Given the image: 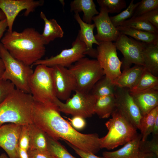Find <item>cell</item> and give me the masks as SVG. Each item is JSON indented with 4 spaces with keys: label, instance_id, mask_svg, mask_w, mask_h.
<instances>
[{
    "label": "cell",
    "instance_id": "cell-3",
    "mask_svg": "<svg viewBox=\"0 0 158 158\" xmlns=\"http://www.w3.org/2000/svg\"><path fill=\"white\" fill-rule=\"evenodd\" d=\"M34 102L30 94L15 88L0 104V126L9 122L21 126L33 123Z\"/></svg>",
    "mask_w": 158,
    "mask_h": 158
},
{
    "label": "cell",
    "instance_id": "cell-23",
    "mask_svg": "<svg viewBox=\"0 0 158 158\" xmlns=\"http://www.w3.org/2000/svg\"><path fill=\"white\" fill-rule=\"evenodd\" d=\"M40 15L44 23V30L41 35L45 45L56 38L63 37L64 32L55 19H48L42 11L40 12Z\"/></svg>",
    "mask_w": 158,
    "mask_h": 158
},
{
    "label": "cell",
    "instance_id": "cell-35",
    "mask_svg": "<svg viewBox=\"0 0 158 158\" xmlns=\"http://www.w3.org/2000/svg\"><path fill=\"white\" fill-rule=\"evenodd\" d=\"M140 152L152 153L158 157V136H153L150 140H140L139 145Z\"/></svg>",
    "mask_w": 158,
    "mask_h": 158
},
{
    "label": "cell",
    "instance_id": "cell-43",
    "mask_svg": "<svg viewBox=\"0 0 158 158\" xmlns=\"http://www.w3.org/2000/svg\"><path fill=\"white\" fill-rule=\"evenodd\" d=\"M138 158H158V157L152 153H144L140 152Z\"/></svg>",
    "mask_w": 158,
    "mask_h": 158
},
{
    "label": "cell",
    "instance_id": "cell-25",
    "mask_svg": "<svg viewBox=\"0 0 158 158\" xmlns=\"http://www.w3.org/2000/svg\"><path fill=\"white\" fill-rule=\"evenodd\" d=\"M114 95L105 96L97 98L94 106V112L101 118L109 117L116 110Z\"/></svg>",
    "mask_w": 158,
    "mask_h": 158
},
{
    "label": "cell",
    "instance_id": "cell-6",
    "mask_svg": "<svg viewBox=\"0 0 158 158\" xmlns=\"http://www.w3.org/2000/svg\"><path fill=\"white\" fill-rule=\"evenodd\" d=\"M0 56L5 66L0 78L10 81L16 89L30 94L28 81L33 72L30 66L13 57L1 42Z\"/></svg>",
    "mask_w": 158,
    "mask_h": 158
},
{
    "label": "cell",
    "instance_id": "cell-46",
    "mask_svg": "<svg viewBox=\"0 0 158 158\" xmlns=\"http://www.w3.org/2000/svg\"><path fill=\"white\" fill-rule=\"evenodd\" d=\"M5 70V66L3 61L0 56V78Z\"/></svg>",
    "mask_w": 158,
    "mask_h": 158
},
{
    "label": "cell",
    "instance_id": "cell-11",
    "mask_svg": "<svg viewBox=\"0 0 158 158\" xmlns=\"http://www.w3.org/2000/svg\"><path fill=\"white\" fill-rule=\"evenodd\" d=\"M86 50L85 44L77 36L70 48L63 49L58 54L44 59H40L32 66L42 64L52 67L59 66L69 68L75 62L85 57Z\"/></svg>",
    "mask_w": 158,
    "mask_h": 158
},
{
    "label": "cell",
    "instance_id": "cell-34",
    "mask_svg": "<svg viewBox=\"0 0 158 158\" xmlns=\"http://www.w3.org/2000/svg\"><path fill=\"white\" fill-rule=\"evenodd\" d=\"M157 8L158 0H142L140 1L132 17L140 16Z\"/></svg>",
    "mask_w": 158,
    "mask_h": 158
},
{
    "label": "cell",
    "instance_id": "cell-22",
    "mask_svg": "<svg viewBox=\"0 0 158 158\" xmlns=\"http://www.w3.org/2000/svg\"><path fill=\"white\" fill-rule=\"evenodd\" d=\"M145 69L155 76L158 75V43L145 44L142 52Z\"/></svg>",
    "mask_w": 158,
    "mask_h": 158
},
{
    "label": "cell",
    "instance_id": "cell-29",
    "mask_svg": "<svg viewBox=\"0 0 158 158\" xmlns=\"http://www.w3.org/2000/svg\"><path fill=\"white\" fill-rule=\"evenodd\" d=\"M158 116V106L142 116L140 122L139 129L141 133L142 141L147 140L148 136L151 133L156 118Z\"/></svg>",
    "mask_w": 158,
    "mask_h": 158
},
{
    "label": "cell",
    "instance_id": "cell-27",
    "mask_svg": "<svg viewBox=\"0 0 158 158\" xmlns=\"http://www.w3.org/2000/svg\"><path fill=\"white\" fill-rule=\"evenodd\" d=\"M152 90H158V77L145 68L137 84L129 91L130 93L134 94Z\"/></svg>",
    "mask_w": 158,
    "mask_h": 158
},
{
    "label": "cell",
    "instance_id": "cell-24",
    "mask_svg": "<svg viewBox=\"0 0 158 158\" xmlns=\"http://www.w3.org/2000/svg\"><path fill=\"white\" fill-rule=\"evenodd\" d=\"M70 6L71 11L83 12L82 20L88 24H92L93 17L99 13L92 0H74L71 2Z\"/></svg>",
    "mask_w": 158,
    "mask_h": 158
},
{
    "label": "cell",
    "instance_id": "cell-36",
    "mask_svg": "<svg viewBox=\"0 0 158 158\" xmlns=\"http://www.w3.org/2000/svg\"><path fill=\"white\" fill-rule=\"evenodd\" d=\"M15 88L14 85L10 81L0 78V104L7 98Z\"/></svg>",
    "mask_w": 158,
    "mask_h": 158
},
{
    "label": "cell",
    "instance_id": "cell-47",
    "mask_svg": "<svg viewBox=\"0 0 158 158\" xmlns=\"http://www.w3.org/2000/svg\"><path fill=\"white\" fill-rule=\"evenodd\" d=\"M6 18L5 16L2 11L0 10V21Z\"/></svg>",
    "mask_w": 158,
    "mask_h": 158
},
{
    "label": "cell",
    "instance_id": "cell-41",
    "mask_svg": "<svg viewBox=\"0 0 158 158\" xmlns=\"http://www.w3.org/2000/svg\"><path fill=\"white\" fill-rule=\"evenodd\" d=\"M65 142L75 151V152L81 158H104L103 157H99L95 155V154L92 153L81 150L70 143L67 142Z\"/></svg>",
    "mask_w": 158,
    "mask_h": 158
},
{
    "label": "cell",
    "instance_id": "cell-30",
    "mask_svg": "<svg viewBox=\"0 0 158 158\" xmlns=\"http://www.w3.org/2000/svg\"><path fill=\"white\" fill-rule=\"evenodd\" d=\"M120 26L132 28L158 34V29L148 21L138 17H132Z\"/></svg>",
    "mask_w": 158,
    "mask_h": 158
},
{
    "label": "cell",
    "instance_id": "cell-31",
    "mask_svg": "<svg viewBox=\"0 0 158 158\" xmlns=\"http://www.w3.org/2000/svg\"><path fill=\"white\" fill-rule=\"evenodd\" d=\"M47 142L48 150L56 158H76L69 153L58 141L47 135Z\"/></svg>",
    "mask_w": 158,
    "mask_h": 158
},
{
    "label": "cell",
    "instance_id": "cell-12",
    "mask_svg": "<svg viewBox=\"0 0 158 158\" xmlns=\"http://www.w3.org/2000/svg\"><path fill=\"white\" fill-rule=\"evenodd\" d=\"M114 96L116 110L137 129H139L140 122L142 116L129 89L116 86Z\"/></svg>",
    "mask_w": 158,
    "mask_h": 158
},
{
    "label": "cell",
    "instance_id": "cell-42",
    "mask_svg": "<svg viewBox=\"0 0 158 158\" xmlns=\"http://www.w3.org/2000/svg\"><path fill=\"white\" fill-rule=\"evenodd\" d=\"M8 28V24L6 19L0 21V41L3 37L4 34Z\"/></svg>",
    "mask_w": 158,
    "mask_h": 158
},
{
    "label": "cell",
    "instance_id": "cell-40",
    "mask_svg": "<svg viewBox=\"0 0 158 158\" xmlns=\"http://www.w3.org/2000/svg\"><path fill=\"white\" fill-rule=\"evenodd\" d=\"M28 153L29 158H56L48 150L40 151L29 150Z\"/></svg>",
    "mask_w": 158,
    "mask_h": 158
},
{
    "label": "cell",
    "instance_id": "cell-18",
    "mask_svg": "<svg viewBox=\"0 0 158 158\" xmlns=\"http://www.w3.org/2000/svg\"><path fill=\"white\" fill-rule=\"evenodd\" d=\"M130 94L142 116L158 106V90H152Z\"/></svg>",
    "mask_w": 158,
    "mask_h": 158
},
{
    "label": "cell",
    "instance_id": "cell-37",
    "mask_svg": "<svg viewBox=\"0 0 158 158\" xmlns=\"http://www.w3.org/2000/svg\"><path fill=\"white\" fill-rule=\"evenodd\" d=\"M30 141L27 126H22L18 138V147L28 151L29 149Z\"/></svg>",
    "mask_w": 158,
    "mask_h": 158
},
{
    "label": "cell",
    "instance_id": "cell-45",
    "mask_svg": "<svg viewBox=\"0 0 158 158\" xmlns=\"http://www.w3.org/2000/svg\"><path fill=\"white\" fill-rule=\"evenodd\" d=\"M151 133L153 136H158V116L156 118Z\"/></svg>",
    "mask_w": 158,
    "mask_h": 158
},
{
    "label": "cell",
    "instance_id": "cell-5",
    "mask_svg": "<svg viewBox=\"0 0 158 158\" xmlns=\"http://www.w3.org/2000/svg\"><path fill=\"white\" fill-rule=\"evenodd\" d=\"M52 69V67L39 64L36 66L30 76L29 87L35 101L45 104L56 105L58 98L54 85Z\"/></svg>",
    "mask_w": 158,
    "mask_h": 158
},
{
    "label": "cell",
    "instance_id": "cell-13",
    "mask_svg": "<svg viewBox=\"0 0 158 158\" xmlns=\"http://www.w3.org/2000/svg\"><path fill=\"white\" fill-rule=\"evenodd\" d=\"M43 1L34 0H0V9L4 13L8 24L7 31H13L14 20L19 13L25 10L27 16L37 7L43 4Z\"/></svg>",
    "mask_w": 158,
    "mask_h": 158
},
{
    "label": "cell",
    "instance_id": "cell-15",
    "mask_svg": "<svg viewBox=\"0 0 158 158\" xmlns=\"http://www.w3.org/2000/svg\"><path fill=\"white\" fill-rule=\"evenodd\" d=\"M97 33L95 35L99 42L115 41L117 39L120 33L112 24L109 13L103 8H100V12L92 19Z\"/></svg>",
    "mask_w": 158,
    "mask_h": 158
},
{
    "label": "cell",
    "instance_id": "cell-4",
    "mask_svg": "<svg viewBox=\"0 0 158 158\" xmlns=\"http://www.w3.org/2000/svg\"><path fill=\"white\" fill-rule=\"evenodd\" d=\"M111 116L105 123L107 133L99 139L101 149H114L132 140L138 134L137 129L116 109Z\"/></svg>",
    "mask_w": 158,
    "mask_h": 158
},
{
    "label": "cell",
    "instance_id": "cell-16",
    "mask_svg": "<svg viewBox=\"0 0 158 158\" xmlns=\"http://www.w3.org/2000/svg\"><path fill=\"white\" fill-rule=\"evenodd\" d=\"M22 126L13 123L0 126V147L9 158H19L18 141Z\"/></svg>",
    "mask_w": 158,
    "mask_h": 158
},
{
    "label": "cell",
    "instance_id": "cell-7",
    "mask_svg": "<svg viewBox=\"0 0 158 158\" xmlns=\"http://www.w3.org/2000/svg\"><path fill=\"white\" fill-rule=\"evenodd\" d=\"M68 69L75 79V90L84 93H90L95 84L105 75L97 60L85 57Z\"/></svg>",
    "mask_w": 158,
    "mask_h": 158
},
{
    "label": "cell",
    "instance_id": "cell-8",
    "mask_svg": "<svg viewBox=\"0 0 158 158\" xmlns=\"http://www.w3.org/2000/svg\"><path fill=\"white\" fill-rule=\"evenodd\" d=\"M71 98L63 103L58 99L55 104L60 112L73 116H79L84 118L90 117L95 114L94 106L97 97L90 93L77 90Z\"/></svg>",
    "mask_w": 158,
    "mask_h": 158
},
{
    "label": "cell",
    "instance_id": "cell-19",
    "mask_svg": "<svg viewBox=\"0 0 158 158\" xmlns=\"http://www.w3.org/2000/svg\"><path fill=\"white\" fill-rule=\"evenodd\" d=\"M141 138V134H138L135 138L120 149L112 152H104L103 157L104 158H138L140 152L139 145Z\"/></svg>",
    "mask_w": 158,
    "mask_h": 158
},
{
    "label": "cell",
    "instance_id": "cell-14",
    "mask_svg": "<svg viewBox=\"0 0 158 158\" xmlns=\"http://www.w3.org/2000/svg\"><path fill=\"white\" fill-rule=\"evenodd\" d=\"M52 76L56 97L66 101L76 88L75 79L68 68L60 66L52 67Z\"/></svg>",
    "mask_w": 158,
    "mask_h": 158
},
{
    "label": "cell",
    "instance_id": "cell-28",
    "mask_svg": "<svg viewBox=\"0 0 158 158\" xmlns=\"http://www.w3.org/2000/svg\"><path fill=\"white\" fill-rule=\"evenodd\" d=\"M116 86L104 75L94 85L90 93L97 97L114 95Z\"/></svg>",
    "mask_w": 158,
    "mask_h": 158
},
{
    "label": "cell",
    "instance_id": "cell-48",
    "mask_svg": "<svg viewBox=\"0 0 158 158\" xmlns=\"http://www.w3.org/2000/svg\"><path fill=\"white\" fill-rule=\"evenodd\" d=\"M0 158H9L4 153H3L0 155Z\"/></svg>",
    "mask_w": 158,
    "mask_h": 158
},
{
    "label": "cell",
    "instance_id": "cell-1",
    "mask_svg": "<svg viewBox=\"0 0 158 158\" xmlns=\"http://www.w3.org/2000/svg\"><path fill=\"white\" fill-rule=\"evenodd\" d=\"M55 105H47L35 101L33 122L53 139H62L77 148L95 154L101 149L98 135L84 134L73 128L61 116Z\"/></svg>",
    "mask_w": 158,
    "mask_h": 158
},
{
    "label": "cell",
    "instance_id": "cell-9",
    "mask_svg": "<svg viewBox=\"0 0 158 158\" xmlns=\"http://www.w3.org/2000/svg\"><path fill=\"white\" fill-rule=\"evenodd\" d=\"M96 49L97 60L105 75L114 83L121 73L122 64L118 56L116 46L112 42H100Z\"/></svg>",
    "mask_w": 158,
    "mask_h": 158
},
{
    "label": "cell",
    "instance_id": "cell-44",
    "mask_svg": "<svg viewBox=\"0 0 158 158\" xmlns=\"http://www.w3.org/2000/svg\"><path fill=\"white\" fill-rule=\"evenodd\" d=\"M18 153L19 158H29L28 151L18 147Z\"/></svg>",
    "mask_w": 158,
    "mask_h": 158
},
{
    "label": "cell",
    "instance_id": "cell-39",
    "mask_svg": "<svg viewBox=\"0 0 158 158\" xmlns=\"http://www.w3.org/2000/svg\"><path fill=\"white\" fill-rule=\"evenodd\" d=\"M69 123L72 127L76 130L83 129L86 126L85 118L79 116H74L71 118H68Z\"/></svg>",
    "mask_w": 158,
    "mask_h": 158
},
{
    "label": "cell",
    "instance_id": "cell-21",
    "mask_svg": "<svg viewBox=\"0 0 158 158\" xmlns=\"http://www.w3.org/2000/svg\"><path fill=\"white\" fill-rule=\"evenodd\" d=\"M27 126L30 139L29 150H47V133L33 123Z\"/></svg>",
    "mask_w": 158,
    "mask_h": 158
},
{
    "label": "cell",
    "instance_id": "cell-33",
    "mask_svg": "<svg viewBox=\"0 0 158 158\" xmlns=\"http://www.w3.org/2000/svg\"><path fill=\"white\" fill-rule=\"evenodd\" d=\"M97 2L100 8L105 9L108 13H118L126 7L124 0H97Z\"/></svg>",
    "mask_w": 158,
    "mask_h": 158
},
{
    "label": "cell",
    "instance_id": "cell-38",
    "mask_svg": "<svg viewBox=\"0 0 158 158\" xmlns=\"http://www.w3.org/2000/svg\"><path fill=\"white\" fill-rule=\"evenodd\" d=\"M137 17L148 21L158 29V8Z\"/></svg>",
    "mask_w": 158,
    "mask_h": 158
},
{
    "label": "cell",
    "instance_id": "cell-17",
    "mask_svg": "<svg viewBox=\"0 0 158 158\" xmlns=\"http://www.w3.org/2000/svg\"><path fill=\"white\" fill-rule=\"evenodd\" d=\"M74 17L80 28L77 36L86 46L85 55H87L90 57L96 58L97 50L93 48L92 45L95 44L98 45L99 42L96 40L94 35L93 30L95 27V24H88L84 22L78 12H75Z\"/></svg>",
    "mask_w": 158,
    "mask_h": 158
},
{
    "label": "cell",
    "instance_id": "cell-26",
    "mask_svg": "<svg viewBox=\"0 0 158 158\" xmlns=\"http://www.w3.org/2000/svg\"><path fill=\"white\" fill-rule=\"evenodd\" d=\"M116 28L120 33L138 41L146 44L158 43V34L129 27L119 26Z\"/></svg>",
    "mask_w": 158,
    "mask_h": 158
},
{
    "label": "cell",
    "instance_id": "cell-32",
    "mask_svg": "<svg viewBox=\"0 0 158 158\" xmlns=\"http://www.w3.org/2000/svg\"><path fill=\"white\" fill-rule=\"evenodd\" d=\"M139 3L140 1L134 3V0H132L125 10L117 15L110 17V20L114 25L116 28L120 26L124 21L131 18Z\"/></svg>",
    "mask_w": 158,
    "mask_h": 158
},
{
    "label": "cell",
    "instance_id": "cell-20",
    "mask_svg": "<svg viewBox=\"0 0 158 158\" xmlns=\"http://www.w3.org/2000/svg\"><path fill=\"white\" fill-rule=\"evenodd\" d=\"M144 69L143 66L138 65L124 69L114 84L117 87L130 89L137 84Z\"/></svg>",
    "mask_w": 158,
    "mask_h": 158
},
{
    "label": "cell",
    "instance_id": "cell-2",
    "mask_svg": "<svg viewBox=\"0 0 158 158\" xmlns=\"http://www.w3.org/2000/svg\"><path fill=\"white\" fill-rule=\"evenodd\" d=\"M1 43L13 57L30 66L41 59L46 52L41 34L33 28L20 32L7 31Z\"/></svg>",
    "mask_w": 158,
    "mask_h": 158
},
{
    "label": "cell",
    "instance_id": "cell-10",
    "mask_svg": "<svg viewBox=\"0 0 158 158\" xmlns=\"http://www.w3.org/2000/svg\"><path fill=\"white\" fill-rule=\"evenodd\" d=\"M114 43L123 56L121 67L123 70L130 67L133 64L144 66L142 52L145 43L121 33Z\"/></svg>",
    "mask_w": 158,
    "mask_h": 158
}]
</instances>
